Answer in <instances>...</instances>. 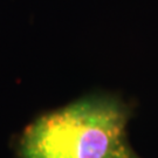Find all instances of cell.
Masks as SVG:
<instances>
[{
  "label": "cell",
  "instance_id": "2",
  "mask_svg": "<svg viewBox=\"0 0 158 158\" xmlns=\"http://www.w3.org/2000/svg\"><path fill=\"white\" fill-rule=\"evenodd\" d=\"M118 158H141V157H138V156L135 153V151L130 148V149H128L123 155H121Z\"/></svg>",
  "mask_w": 158,
  "mask_h": 158
},
{
  "label": "cell",
  "instance_id": "1",
  "mask_svg": "<svg viewBox=\"0 0 158 158\" xmlns=\"http://www.w3.org/2000/svg\"><path fill=\"white\" fill-rule=\"evenodd\" d=\"M130 116L116 96H85L31 122L18 138V158H118L131 148Z\"/></svg>",
  "mask_w": 158,
  "mask_h": 158
}]
</instances>
